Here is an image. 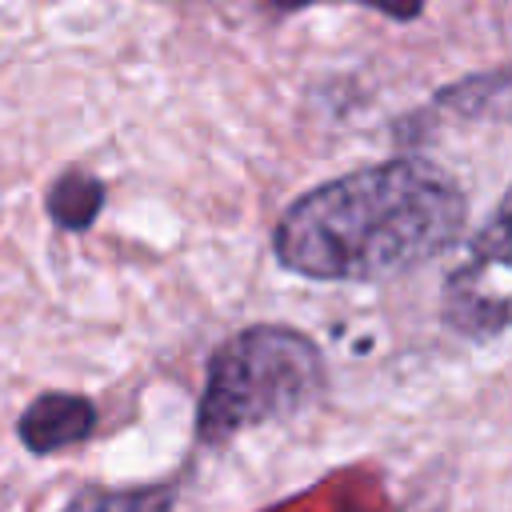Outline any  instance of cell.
<instances>
[{
    "instance_id": "1",
    "label": "cell",
    "mask_w": 512,
    "mask_h": 512,
    "mask_svg": "<svg viewBox=\"0 0 512 512\" xmlns=\"http://www.w3.org/2000/svg\"><path fill=\"white\" fill-rule=\"evenodd\" d=\"M464 224V188L424 156H396L296 196L276 220L272 252L296 276L368 284L436 260Z\"/></svg>"
},
{
    "instance_id": "2",
    "label": "cell",
    "mask_w": 512,
    "mask_h": 512,
    "mask_svg": "<svg viewBox=\"0 0 512 512\" xmlns=\"http://www.w3.org/2000/svg\"><path fill=\"white\" fill-rule=\"evenodd\" d=\"M320 392L324 356L316 340L288 324H252L212 352L196 432L204 444H220L252 424L304 412Z\"/></svg>"
},
{
    "instance_id": "3",
    "label": "cell",
    "mask_w": 512,
    "mask_h": 512,
    "mask_svg": "<svg viewBox=\"0 0 512 512\" xmlns=\"http://www.w3.org/2000/svg\"><path fill=\"white\" fill-rule=\"evenodd\" d=\"M508 204L500 200L468 256L444 280V320L468 340H496L508 328Z\"/></svg>"
},
{
    "instance_id": "4",
    "label": "cell",
    "mask_w": 512,
    "mask_h": 512,
    "mask_svg": "<svg viewBox=\"0 0 512 512\" xmlns=\"http://www.w3.org/2000/svg\"><path fill=\"white\" fill-rule=\"evenodd\" d=\"M96 428V404L80 392H40L16 420V436L28 452L52 456L88 440Z\"/></svg>"
},
{
    "instance_id": "5",
    "label": "cell",
    "mask_w": 512,
    "mask_h": 512,
    "mask_svg": "<svg viewBox=\"0 0 512 512\" xmlns=\"http://www.w3.org/2000/svg\"><path fill=\"white\" fill-rule=\"evenodd\" d=\"M104 204V184L88 172H60L56 184L48 188V216L52 224L68 228V232H84Z\"/></svg>"
},
{
    "instance_id": "6",
    "label": "cell",
    "mask_w": 512,
    "mask_h": 512,
    "mask_svg": "<svg viewBox=\"0 0 512 512\" xmlns=\"http://www.w3.org/2000/svg\"><path fill=\"white\" fill-rule=\"evenodd\" d=\"M68 512H168V500L160 492H100L76 500Z\"/></svg>"
},
{
    "instance_id": "7",
    "label": "cell",
    "mask_w": 512,
    "mask_h": 512,
    "mask_svg": "<svg viewBox=\"0 0 512 512\" xmlns=\"http://www.w3.org/2000/svg\"><path fill=\"white\" fill-rule=\"evenodd\" d=\"M268 12H296V8H308V4H320V0H260ZM352 4H364L372 12H384L392 20H416L424 12V0H352Z\"/></svg>"
}]
</instances>
